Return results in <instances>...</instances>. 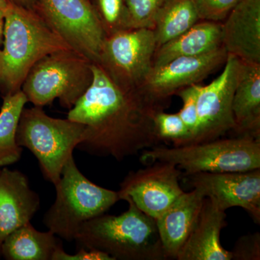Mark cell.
<instances>
[{
    "label": "cell",
    "mask_w": 260,
    "mask_h": 260,
    "mask_svg": "<svg viewBox=\"0 0 260 260\" xmlns=\"http://www.w3.org/2000/svg\"><path fill=\"white\" fill-rule=\"evenodd\" d=\"M153 120L160 142L172 143L174 147L190 144L192 135L178 113L168 114L159 111Z\"/></svg>",
    "instance_id": "obj_24"
},
{
    "label": "cell",
    "mask_w": 260,
    "mask_h": 260,
    "mask_svg": "<svg viewBox=\"0 0 260 260\" xmlns=\"http://www.w3.org/2000/svg\"><path fill=\"white\" fill-rule=\"evenodd\" d=\"M200 20L222 23L241 0H191Z\"/></svg>",
    "instance_id": "obj_26"
},
{
    "label": "cell",
    "mask_w": 260,
    "mask_h": 260,
    "mask_svg": "<svg viewBox=\"0 0 260 260\" xmlns=\"http://www.w3.org/2000/svg\"><path fill=\"white\" fill-rule=\"evenodd\" d=\"M221 26L222 23L200 20L179 37L157 48L153 68L176 58L203 55L221 47Z\"/></svg>",
    "instance_id": "obj_19"
},
{
    "label": "cell",
    "mask_w": 260,
    "mask_h": 260,
    "mask_svg": "<svg viewBox=\"0 0 260 260\" xmlns=\"http://www.w3.org/2000/svg\"><path fill=\"white\" fill-rule=\"evenodd\" d=\"M226 214L211 198L205 197L198 220L182 246L177 260H232V252L220 244Z\"/></svg>",
    "instance_id": "obj_16"
},
{
    "label": "cell",
    "mask_w": 260,
    "mask_h": 260,
    "mask_svg": "<svg viewBox=\"0 0 260 260\" xmlns=\"http://www.w3.org/2000/svg\"><path fill=\"white\" fill-rule=\"evenodd\" d=\"M204 198L196 189L184 191L155 219L166 259H177L196 223Z\"/></svg>",
    "instance_id": "obj_17"
},
{
    "label": "cell",
    "mask_w": 260,
    "mask_h": 260,
    "mask_svg": "<svg viewBox=\"0 0 260 260\" xmlns=\"http://www.w3.org/2000/svg\"><path fill=\"white\" fill-rule=\"evenodd\" d=\"M228 53L221 47L203 55L176 58L153 68L140 91L153 102L164 104L181 89L198 84L225 64Z\"/></svg>",
    "instance_id": "obj_13"
},
{
    "label": "cell",
    "mask_w": 260,
    "mask_h": 260,
    "mask_svg": "<svg viewBox=\"0 0 260 260\" xmlns=\"http://www.w3.org/2000/svg\"><path fill=\"white\" fill-rule=\"evenodd\" d=\"M5 15L4 13H0V50L3 42V34H4Z\"/></svg>",
    "instance_id": "obj_31"
},
{
    "label": "cell",
    "mask_w": 260,
    "mask_h": 260,
    "mask_svg": "<svg viewBox=\"0 0 260 260\" xmlns=\"http://www.w3.org/2000/svg\"><path fill=\"white\" fill-rule=\"evenodd\" d=\"M88 1H90V0H88Z\"/></svg>",
    "instance_id": "obj_35"
},
{
    "label": "cell",
    "mask_w": 260,
    "mask_h": 260,
    "mask_svg": "<svg viewBox=\"0 0 260 260\" xmlns=\"http://www.w3.org/2000/svg\"><path fill=\"white\" fill-rule=\"evenodd\" d=\"M156 49L152 29H128L106 37L95 64L119 88L140 91L153 69Z\"/></svg>",
    "instance_id": "obj_8"
},
{
    "label": "cell",
    "mask_w": 260,
    "mask_h": 260,
    "mask_svg": "<svg viewBox=\"0 0 260 260\" xmlns=\"http://www.w3.org/2000/svg\"><path fill=\"white\" fill-rule=\"evenodd\" d=\"M92 65L73 49L54 51L30 68L21 90L35 107H45L57 99L61 107L70 110L91 85Z\"/></svg>",
    "instance_id": "obj_6"
},
{
    "label": "cell",
    "mask_w": 260,
    "mask_h": 260,
    "mask_svg": "<svg viewBox=\"0 0 260 260\" xmlns=\"http://www.w3.org/2000/svg\"><path fill=\"white\" fill-rule=\"evenodd\" d=\"M34 11L72 49L97 63L105 32L88 0H37Z\"/></svg>",
    "instance_id": "obj_9"
},
{
    "label": "cell",
    "mask_w": 260,
    "mask_h": 260,
    "mask_svg": "<svg viewBox=\"0 0 260 260\" xmlns=\"http://www.w3.org/2000/svg\"><path fill=\"white\" fill-rule=\"evenodd\" d=\"M232 252L234 260L260 259V234L259 232L239 238Z\"/></svg>",
    "instance_id": "obj_28"
},
{
    "label": "cell",
    "mask_w": 260,
    "mask_h": 260,
    "mask_svg": "<svg viewBox=\"0 0 260 260\" xmlns=\"http://www.w3.org/2000/svg\"><path fill=\"white\" fill-rule=\"evenodd\" d=\"M106 36L133 28L124 0H90Z\"/></svg>",
    "instance_id": "obj_23"
},
{
    "label": "cell",
    "mask_w": 260,
    "mask_h": 260,
    "mask_svg": "<svg viewBox=\"0 0 260 260\" xmlns=\"http://www.w3.org/2000/svg\"><path fill=\"white\" fill-rule=\"evenodd\" d=\"M0 169H1V168H0ZM0 246H1V244H0ZM0 256H1V255H0Z\"/></svg>",
    "instance_id": "obj_34"
},
{
    "label": "cell",
    "mask_w": 260,
    "mask_h": 260,
    "mask_svg": "<svg viewBox=\"0 0 260 260\" xmlns=\"http://www.w3.org/2000/svg\"><path fill=\"white\" fill-rule=\"evenodd\" d=\"M93 79L68 118L85 125L77 148L90 155L118 161L160 145L154 116L165 105L141 91H126L93 63Z\"/></svg>",
    "instance_id": "obj_1"
},
{
    "label": "cell",
    "mask_w": 260,
    "mask_h": 260,
    "mask_svg": "<svg viewBox=\"0 0 260 260\" xmlns=\"http://www.w3.org/2000/svg\"><path fill=\"white\" fill-rule=\"evenodd\" d=\"M232 111L235 136L260 141V64L240 60Z\"/></svg>",
    "instance_id": "obj_18"
},
{
    "label": "cell",
    "mask_w": 260,
    "mask_h": 260,
    "mask_svg": "<svg viewBox=\"0 0 260 260\" xmlns=\"http://www.w3.org/2000/svg\"><path fill=\"white\" fill-rule=\"evenodd\" d=\"M198 21L191 0H165L157 12L152 29L157 48L179 37Z\"/></svg>",
    "instance_id": "obj_21"
},
{
    "label": "cell",
    "mask_w": 260,
    "mask_h": 260,
    "mask_svg": "<svg viewBox=\"0 0 260 260\" xmlns=\"http://www.w3.org/2000/svg\"><path fill=\"white\" fill-rule=\"evenodd\" d=\"M8 5H9V2L8 0H0V13H5Z\"/></svg>",
    "instance_id": "obj_32"
},
{
    "label": "cell",
    "mask_w": 260,
    "mask_h": 260,
    "mask_svg": "<svg viewBox=\"0 0 260 260\" xmlns=\"http://www.w3.org/2000/svg\"><path fill=\"white\" fill-rule=\"evenodd\" d=\"M50 231L37 230L30 223L10 233L0 246V255L7 260H51L61 244Z\"/></svg>",
    "instance_id": "obj_20"
},
{
    "label": "cell",
    "mask_w": 260,
    "mask_h": 260,
    "mask_svg": "<svg viewBox=\"0 0 260 260\" xmlns=\"http://www.w3.org/2000/svg\"><path fill=\"white\" fill-rule=\"evenodd\" d=\"M85 125L68 119L47 115L43 107L24 108L17 130L16 141L30 150L39 161L46 180L55 185L65 164L79 145Z\"/></svg>",
    "instance_id": "obj_7"
},
{
    "label": "cell",
    "mask_w": 260,
    "mask_h": 260,
    "mask_svg": "<svg viewBox=\"0 0 260 260\" xmlns=\"http://www.w3.org/2000/svg\"><path fill=\"white\" fill-rule=\"evenodd\" d=\"M129 207L119 215L104 213L80 227L75 241L79 247L102 251L114 260L166 259L156 221L129 198Z\"/></svg>",
    "instance_id": "obj_3"
},
{
    "label": "cell",
    "mask_w": 260,
    "mask_h": 260,
    "mask_svg": "<svg viewBox=\"0 0 260 260\" xmlns=\"http://www.w3.org/2000/svg\"><path fill=\"white\" fill-rule=\"evenodd\" d=\"M51 260H114L112 256L102 251L80 246L75 254H68L63 249L61 243L56 248Z\"/></svg>",
    "instance_id": "obj_29"
},
{
    "label": "cell",
    "mask_w": 260,
    "mask_h": 260,
    "mask_svg": "<svg viewBox=\"0 0 260 260\" xmlns=\"http://www.w3.org/2000/svg\"><path fill=\"white\" fill-rule=\"evenodd\" d=\"M0 88H1V76H0Z\"/></svg>",
    "instance_id": "obj_33"
},
{
    "label": "cell",
    "mask_w": 260,
    "mask_h": 260,
    "mask_svg": "<svg viewBox=\"0 0 260 260\" xmlns=\"http://www.w3.org/2000/svg\"><path fill=\"white\" fill-rule=\"evenodd\" d=\"M8 1L22 8L31 10H34L36 3H37V0H8Z\"/></svg>",
    "instance_id": "obj_30"
},
{
    "label": "cell",
    "mask_w": 260,
    "mask_h": 260,
    "mask_svg": "<svg viewBox=\"0 0 260 260\" xmlns=\"http://www.w3.org/2000/svg\"><path fill=\"white\" fill-rule=\"evenodd\" d=\"M187 183L219 209L239 207L260 223V169L244 172H198L184 174Z\"/></svg>",
    "instance_id": "obj_12"
},
{
    "label": "cell",
    "mask_w": 260,
    "mask_h": 260,
    "mask_svg": "<svg viewBox=\"0 0 260 260\" xmlns=\"http://www.w3.org/2000/svg\"><path fill=\"white\" fill-rule=\"evenodd\" d=\"M0 109V168L18 162L23 148L16 141L17 130L27 98L21 90L3 96Z\"/></svg>",
    "instance_id": "obj_22"
},
{
    "label": "cell",
    "mask_w": 260,
    "mask_h": 260,
    "mask_svg": "<svg viewBox=\"0 0 260 260\" xmlns=\"http://www.w3.org/2000/svg\"><path fill=\"white\" fill-rule=\"evenodd\" d=\"M155 164L131 172L118 191L120 200L129 198L143 213L157 219L183 192L179 179L180 169L172 162Z\"/></svg>",
    "instance_id": "obj_11"
},
{
    "label": "cell",
    "mask_w": 260,
    "mask_h": 260,
    "mask_svg": "<svg viewBox=\"0 0 260 260\" xmlns=\"http://www.w3.org/2000/svg\"><path fill=\"white\" fill-rule=\"evenodd\" d=\"M221 29L222 45L228 54L260 64V0H241Z\"/></svg>",
    "instance_id": "obj_15"
},
{
    "label": "cell",
    "mask_w": 260,
    "mask_h": 260,
    "mask_svg": "<svg viewBox=\"0 0 260 260\" xmlns=\"http://www.w3.org/2000/svg\"><path fill=\"white\" fill-rule=\"evenodd\" d=\"M142 162H172L184 174L198 172H244L260 169V141L249 136L167 148L158 146L144 150Z\"/></svg>",
    "instance_id": "obj_5"
},
{
    "label": "cell",
    "mask_w": 260,
    "mask_h": 260,
    "mask_svg": "<svg viewBox=\"0 0 260 260\" xmlns=\"http://www.w3.org/2000/svg\"><path fill=\"white\" fill-rule=\"evenodd\" d=\"M240 60L228 54L221 74L200 86L198 124L190 144L218 139L235 129L232 103L239 76Z\"/></svg>",
    "instance_id": "obj_10"
},
{
    "label": "cell",
    "mask_w": 260,
    "mask_h": 260,
    "mask_svg": "<svg viewBox=\"0 0 260 260\" xmlns=\"http://www.w3.org/2000/svg\"><path fill=\"white\" fill-rule=\"evenodd\" d=\"M200 86L199 84H194L181 89L177 93L183 103V107L178 114L191 132L192 139L198 127V96Z\"/></svg>",
    "instance_id": "obj_27"
},
{
    "label": "cell",
    "mask_w": 260,
    "mask_h": 260,
    "mask_svg": "<svg viewBox=\"0 0 260 260\" xmlns=\"http://www.w3.org/2000/svg\"><path fill=\"white\" fill-rule=\"evenodd\" d=\"M133 28L153 29L157 12L165 0H124Z\"/></svg>",
    "instance_id": "obj_25"
},
{
    "label": "cell",
    "mask_w": 260,
    "mask_h": 260,
    "mask_svg": "<svg viewBox=\"0 0 260 260\" xmlns=\"http://www.w3.org/2000/svg\"><path fill=\"white\" fill-rule=\"evenodd\" d=\"M56 199L44 216L54 235L73 242L85 222L107 213L120 200L118 191L94 184L85 177L72 156L55 185Z\"/></svg>",
    "instance_id": "obj_4"
},
{
    "label": "cell",
    "mask_w": 260,
    "mask_h": 260,
    "mask_svg": "<svg viewBox=\"0 0 260 260\" xmlns=\"http://www.w3.org/2000/svg\"><path fill=\"white\" fill-rule=\"evenodd\" d=\"M40 208V198L26 176L18 170L0 169V244L10 233L30 223Z\"/></svg>",
    "instance_id": "obj_14"
},
{
    "label": "cell",
    "mask_w": 260,
    "mask_h": 260,
    "mask_svg": "<svg viewBox=\"0 0 260 260\" xmlns=\"http://www.w3.org/2000/svg\"><path fill=\"white\" fill-rule=\"evenodd\" d=\"M4 15L0 50V93L3 96L21 90L29 70L44 56L71 49L34 10L9 2Z\"/></svg>",
    "instance_id": "obj_2"
}]
</instances>
